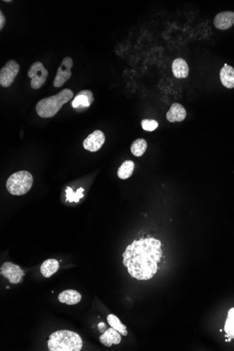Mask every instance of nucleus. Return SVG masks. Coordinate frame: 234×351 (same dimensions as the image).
Here are the masks:
<instances>
[{
	"label": "nucleus",
	"instance_id": "nucleus-20",
	"mask_svg": "<svg viewBox=\"0 0 234 351\" xmlns=\"http://www.w3.org/2000/svg\"><path fill=\"white\" fill-rule=\"evenodd\" d=\"M107 322L111 327H113L116 330H117L122 336H126L128 334L127 329L124 324L121 323L120 320L117 315L114 314H109L107 316Z\"/></svg>",
	"mask_w": 234,
	"mask_h": 351
},
{
	"label": "nucleus",
	"instance_id": "nucleus-26",
	"mask_svg": "<svg viewBox=\"0 0 234 351\" xmlns=\"http://www.w3.org/2000/svg\"><path fill=\"white\" fill-rule=\"evenodd\" d=\"M11 0H5L4 2H11Z\"/></svg>",
	"mask_w": 234,
	"mask_h": 351
},
{
	"label": "nucleus",
	"instance_id": "nucleus-10",
	"mask_svg": "<svg viewBox=\"0 0 234 351\" xmlns=\"http://www.w3.org/2000/svg\"><path fill=\"white\" fill-rule=\"evenodd\" d=\"M215 28L219 30L229 29L234 24V12L233 11H223L216 15L213 21Z\"/></svg>",
	"mask_w": 234,
	"mask_h": 351
},
{
	"label": "nucleus",
	"instance_id": "nucleus-23",
	"mask_svg": "<svg viewBox=\"0 0 234 351\" xmlns=\"http://www.w3.org/2000/svg\"><path fill=\"white\" fill-rule=\"evenodd\" d=\"M143 130L146 132H154L159 127V124L156 120L153 119H143L141 122Z\"/></svg>",
	"mask_w": 234,
	"mask_h": 351
},
{
	"label": "nucleus",
	"instance_id": "nucleus-5",
	"mask_svg": "<svg viewBox=\"0 0 234 351\" xmlns=\"http://www.w3.org/2000/svg\"><path fill=\"white\" fill-rule=\"evenodd\" d=\"M48 72L41 62L32 64L28 72V76L31 79L30 86L33 89H39L46 82Z\"/></svg>",
	"mask_w": 234,
	"mask_h": 351
},
{
	"label": "nucleus",
	"instance_id": "nucleus-22",
	"mask_svg": "<svg viewBox=\"0 0 234 351\" xmlns=\"http://www.w3.org/2000/svg\"><path fill=\"white\" fill-rule=\"evenodd\" d=\"M84 189L83 188H80L76 192H74L72 188L67 187L66 189L67 201L70 203H78L80 199H82L84 196Z\"/></svg>",
	"mask_w": 234,
	"mask_h": 351
},
{
	"label": "nucleus",
	"instance_id": "nucleus-11",
	"mask_svg": "<svg viewBox=\"0 0 234 351\" xmlns=\"http://www.w3.org/2000/svg\"><path fill=\"white\" fill-rule=\"evenodd\" d=\"M121 334L111 327L107 329L104 333L100 336V342L106 347H111L113 344L118 345L120 344L121 341Z\"/></svg>",
	"mask_w": 234,
	"mask_h": 351
},
{
	"label": "nucleus",
	"instance_id": "nucleus-8",
	"mask_svg": "<svg viewBox=\"0 0 234 351\" xmlns=\"http://www.w3.org/2000/svg\"><path fill=\"white\" fill-rule=\"evenodd\" d=\"M73 60L70 57H66L62 61L61 65L57 70L56 76L53 80V86L56 88L63 87L70 77H72V68Z\"/></svg>",
	"mask_w": 234,
	"mask_h": 351
},
{
	"label": "nucleus",
	"instance_id": "nucleus-18",
	"mask_svg": "<svg viewBox=\"0 0 234 351\" xmlns=\"http://www.w3.org/2000/svg\"><path fill=\"white\" fill-rule=\"evenodd\" d=\"M135 164L134 161L126 160L121 164L117 171L118 177L121 179H126L134 174Z\"/></svg>",
	"mask_w": 234,
	"mask_h": 351
},
{
	"label": "nucleus",
	"instance_id": "nucleus-17",
	"mask_svg": "<svg viewBox=\"0 0 234 351\" xmlns=\"http://www.w3.org/2000/svg\"><path fill=\"white\" fill-rule=\"evenodd\" d=\"M59 267H60V265L56 260L48 259L42 263V266L40 267V271L45 278H50L58 271Z\"/></svg>",
	"mask_w": 234,
	"mask_h": 351
},
{
	"label": "nucleus",
	"instance_id": "nucleus-7",
	"mask_svg": "<svg viewBox=\"0 0 234 351\" xmlns=\"http://www.w3.org/2000/svg\"><path fill=\"white\" fill-rule=\"evenodd\" d=\"M0 273L12 284L19 283L25 275L21 267L10 262H6L1 265Z\"/></svg>",
	"mask_w": 234,
	"mask_h": 351
},
{
	"label": "nucleus",
	"instance_id": "nucleus-1",
	"mask_svg": "<svg viewBox=\"0 0 234 351\" xmlns=\"http://www.w3.org/2000/svg\"><path fill=\"white\" fill-rule=\"evenodd\" d=\"M161 242L154 238L136 240L123 253V264L132 278L150 280L156 274L163 256Z\"/></svg>",
	"mask_w": 234,
	"mask_h": 351
},
{
	"label": "nucleus",
	"instance_id": "nucleus-16",
	"mask_svg": "<svg viewBox=\"0 0 234 351\" xmlns=\"http://www.w3.org/2000/svg\"><path fill=\"white\" fill-rule=\"evenodd\" d=\"M173 75L178 79L186 78L188 75V66L187 62L183 58H177L172 64Z\"/></svg>",
	"mask_w": 234,
	"mask_h": 351
},
{
	"label": "nucleus",
	"instance_id": "nucleus-3",
	"mask_svg": "<svg viewBox=\"0 0 234 351\" xmlns=\"http://www.w3.org/2000/svg\"><path fill=\"white\" fill-rule=\"evenodd\" d=\"M73 96V92L70 89H63L56 95L40 100L36 105L37 113L42 118L54 117L63 106L70 101Z\"/></svg>",
	"mask_w": 234,
	"mask_h": 351
},
{
	"label": "nucleus",
	"instance_id": "nucleus-4",
	"mask_svg": "<svg viewBox=\"0 0 234 351\" xmlns=\"http://www.w3.org/2000/svg\"><path fill=\"white\" fill-rule=\"evenodd\" d=\"M33 184V177L26 171H18L11 175L6 181V189L8 193L14 196L27 194Z\"/></svg>",
	"mask_w": 234,
	"mask_h": 351
},
{
	"label": "nucleus",
	"instance_id": "nucleus-25",
	"mask_svg": "<svg viewBox=\"0 0 234 351\" xmlns=\"http://www.w3.org/2000/svg\"><path fill=\"white\" fill-rule=\"evenodd\" d=\"M98 330H100L101 333H104L107 330V327L104 322H100L98 324Z\"/></svg>",
	"mask_w": 234,
	"mask_h": 351
},
{
	"label": "nucleus",
	"instance_id": "nucleus-13",
	"mask_svg": "<svg viewBox=\"0 0 234 351\" xmlns=\"http://www.w3.org/2000/svg\"><path fill=\"white\" fill-rule=\"evenodd\" d=\"M94 101V95L91 90H81L77 94L72 102L74 108H82V107H89Z\"/></svg>",
	"mask_w": 234,
	"mask_h": 351
},
{
	"label": "nucleus",
	"instance_id": "nucleus-19",
	"mask_svg": "<svg viewBox=\"0 0 234 351\" xmlns=\"http://www.w3.org/2000/svg\"><path fill=\"white\" fill-rule=\"evenodd\" d=\"M147 148V143L144 139L140 138L135 140L131 146V153L135 157H140L142 156Z\"/></svg>",
	"mask_w": 234,
	"mask_h": 351
},
{
	"label": "nucleus",
	"instance_id": "nucleus-9",
	"mask_svg": "<svg viewBox=\"0 0 234 351\" xmlns=\"http://www.w3.org/2000/svg\"><path fill=\"white\" fill-rule=\"evenodd\" d=\"M105 142V134L100 130H96L84 140L83 147L89 152H95L102 147Z\"/></svg>",
	"mask_w": 234,
	"mask_h": 351
},
{
	"label": "nucleus",
	"instance_id": "nucleus-6",
	"mask_svg": "<svg viewBox=\"0 0 234 351\" xmlns=\"http://www.w3.org/2000/svg\"><path fill=\"white\" fill-rule=\"evenodd\" d=\"M19 70V65L15 60H8L0 70V85L1 87L6 88L12 85Z\"/></svg>",
	"mask_w": 234,
	"mask_h": 351
},
{
	"label": "nucleus",
	"instance_id": "nucleus-24",
	"mask_svg": "<svg viewBox=\"0 0 234 351\" xmlns=\"http://www.w3.org/2000/svg\"><path fill=\"white\" fill-rule=\"evenodd\" d=\"M6 23V18L2 11H0V30H2Z\"/></svg>",
	"mask_w": 234,
	"mask_h": 351
},
{
	"label": "nucleus",
	"instance_id": "nucleus-14",
	"mask_svg": "<svg viewBox=\"0 0 234 351\" xmlns=\"http://www.w3.org/2000/svg\"><path fill=\"white\" fill-rule=\"evenodd\" d=\"M82 295L74 290H66L59 294L58 301L67 305H75L82 300Z\"/></svg>",
	"mask_w": 234,
	"mask_h": 351
},
{
	"label": "nucleus",
	"instance_id": "nucleus-2",
	"mask_svg": "<svg viewBox=\"0 0 234 351\" xmlns=\"http://www.w3.org/2000/svg\"><path fill=\"white\" fill-rule=\"evenodd\" d=\"M83 341L78 334L70 330H58L50 334L48 340L50 351H80Z\"/></svg>",
	"mask_w": 234,
	"mask_h": 351
},
{
	"label": "nucleus",
	"instance_id": "nucleus-15",
	"mask_svg": "<svg viewBox=\"0 0 234 351\" xmlns=\"http://www.w3.org/2000/svg\"><path fill=\"white\" fill-rule=\"evenodd\" d=\"M220 80L224 87L228 88H234V68L230 65L225 64L220 70Z\"/></svg>",
	"mask_w": 234,
	"mask_h": 351
},
{
	"label": "nucleus",
	"instance_id": "nucleus-21",
	"mask_svg": "<svg viewBox=\"0 0 234 351\" xmlns=\"http://www.w3.org/2000/svg\"><path fill=\"white\" fill-rule=\"evenodd\" d=\"M224 330L227 334L225 337L234 338V307L228 311Z\"/></svg>",
	"mask_w": 234,
	"mask_h": 351
},
{
	"label": "nucleus",
	"instance_id": "nucleus-12",
	"mask_svg": "<svg viewBox=\"0 0 234 351\" xmlns=\"http://www.w3.org/2000/svg\"><path fill=\"white\" fill-rule=\"evenodd\" d=\"M187 117V111L183 105L179 103H173L166 114V119L169 122H180L185 120Z\"/></svg>",
	"mask_w": 234,
	"mask_h": 351
}]
</instances>
